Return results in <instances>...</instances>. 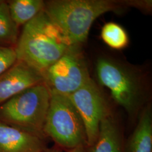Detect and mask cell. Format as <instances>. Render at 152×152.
<instances>
[{
	"instance_id": "obj_6",
	"label": "cell",
	"mask_w": 152,
	"mask_h": 152,
	"mask_svg": "<svg viewBox=\"0 0 152 152\" xmlns=\"http://www.w3.org/2000/svg\"><path fill=\"white\" fill-rule=\"evenodd\" d=\"M79 45H72L64 54L42 73L51 93L68 96L90 78Z\"/></svg>"
},
{
	"instance_id": "obj_12",
	"label": "cell",
	"mask_w": 152,
	"mask_h": 152,
	"mask_svg": "<svg viewBox=\"0 0 152 152\" xmlns=\"http://www.w3.org/2000/svg\"><path fill=\"white\" fill-rule=\"evenodd\" d=\"M11 18L19 27L24 26L44 10L45 1L42 0L6 1Z\"/></svg>"
},
{
	"instance_id": "obj_8",
	"label": "cell",
	"mask_w": 152,
	"mask_h": 152,
	"mask_svg": "<svg viewBox=\"0 0 152 152\" xmlns=\"http://www.w3.org/2000/svg\"><path fill=\"white\" fill-rule=\"evenodd\" d=\"M44 82L42 74L17 60L0 75V104L30 87Z\"/></svg>"
},
{
	"instance_id": "obj_13",
	"label": "cell",
	"mask_w": 152,
	"mask_h": 152,
	"mask_svg": "<svg viewBox=\"0 0 152 152\" xmlns=\"http://www.w3.org/2000/svg\"><path fill=\"white\" fill-rule=\"evenodd\" d=\"M19 27L11 18L6 1L0 4V46L15 48L19 38Z\"/></svg>"
},
{
	"instance_id": "obj_18",
	"label": "cell",
	"mask_w": 152,
	"mask_h": 152,
	"mask_svg": "<svg viewBox=\"0 0 152 152\" xmlns=\"http://www.w3.org/2000/svg\"><path fill=\"white\" fill-rule=\"evenodd\" d=\"M3 1H4L3 0H0V4H1V3L3 2Z\"/></svg>"
},
{
	"instance_id": "obj_2",
	"label": "cell",
	"mask_w": 152,
	"mask_h": 152,
	"mask_svg": "<svg viewBox=\"0 0 152 152\" xmlns=\"http://www.w3.org/2000/svg\"><path fill=\"white\" fill-rule=\"evenodd\" d=\"M122 6L109 0H54L45 2L44 10L71 45H79L86 40L98 17Z\"/></svg>"
},
{
	"instance_id": "obj_7",
	"label": "cell",
	"mask_w": 152,
	"mask_h": 152,
	"mask_svg": "<svg viewBox=\"0 0 152 152\" xmlns=\"http://www.w3.org/2000/svg\"><path fill=\"white\" fill-rule=\"evenodd\" d=\"M67 96L81 118L86 144L91 147L97 139L102 121L109 114L103 95L90 78L83 86Z\"/></svg>"
},
{
	"instance_id": "obj_9",
	"label": "cell",
	"mask_w": 152,
	"mask_h": 152,
	"mask_svg": "<svg viewBox=\"0 0 152 152\" xmlns=\"http://www.w3.org/2000/svg\"><path fill=\"white\" fill-rule=\"evenodd\" d=\"M46 148L44 136L0 122V152H38Z\"/></svg>"
},
{
	"instance_id": "obj_11",
	"label": "cell",
	"mask_w": 152,
	"mask_h": 152,
	"mask_svg": "<svg viewBox=\"0 0 152 152\" xmlns=\"http://www.w3.org/2000/svg\"><path fill=\"white\" fill-rule=\"evenodd\" d=\"M129 152H152V115L149 107L141 113L131 137Z\"/></svg>"
},
{
	"instance_id": "obj_10",
	"label": "cell",
	"mask_w": 152,
	"mask_h": 152,
	"mask_svg": "<svg viewBox=\"0 0 152 152\" xmlns=\"http://www.w3.org/2000/svg\"><path fill=\"white\" fill-rule=\"evenodd\" d=\"M91 147L90 152H122L119 130L109 114L102 121L97 139Z\"/></svg>"
},
{
	"instance_id": "obj_3",
	"label": "cell",
	"mask_w": 152,
	"mask_h": 152,
	"mask_svg": "<svg viewBox=\"0 0 152 152\" xmlns=\"http://www.w3.org/2000/svg\"><path fill=\"white\" fill-rule=\"evenodd\" d=\"M51 92L43 83L0 104V122L44 136Z\"/></svg>"
},
{
	"instance_id": "obj_5",
	"label": "cell",
	"mask_w": 152,
	"mask_h": 152,
	"mask_svg": "<svg viewBox=\"0 0 152 152\" xmlns=\"http://www.w3.org/2000/svg\"><path fill=\"white\" fill-rule=\"evenodd\" d=\"M98 81L110 90L114 101L129 112L137 107L141 96L140 82L125 65L107 58H100L96 65Z\"/></svg>"
},
{
	"instance_id": "obj_4",
	"label": "cell",
	"mask_w": 152,
	"mask_h": 152,
	"mask_svg": "<svg viewBox=\"0 0 152 152\" xmlns=\"http://www.w3.org/2000/svg\"><path fill=\"white\" fill-rule=\"evenodd\" d=\"M44 134L50 137L59 147L68 150L87 145L82 121L66 95L51 93Z\"/></svg>"
},
{
	"instance_id": "obj_17",
	"label": "cell",
	"mask_w": 152,
	"mask_h": 152,
	"mask_svg": "<svg viewBox=\"0 0 152 152\" xmlns=\"http://www.w3.org/2000/svg\"><path fill=\"white\" fill-rule=\"evenodd\" d=\"M86 145H80L73 149L68 150L67 152H86L85 147Z\"/></svg>"
},
{
	"instance_id": "obj_14",
	"label": "cell",
	"mask_w": 152,
	"mask_h": 152,
	"mask_svg": "<svg viewBox=\"0 0 152 152\" xmlns=\"http://www.w3.org/2000/svg\"><path fill=\"white\" fill-rule=\"evenodd\" d=\"M101 37L108 46L115 50L124 49L129 44V37L126 31L113 22L104 24L101 31Z\"/></svg>"
},
{
	"instance_id": "obj_15",
	"label": "cell",
	"mask_w": 152,
	"mask_h": 152,
	"mask_svg": "<svg viewBox=\"0 0 152 152\" xmlns=\"http://www.w3.org/2000/svg\"><path fill=\"white\" fill-rule=\"evenodd\" d=\"M17 61L14 48L0 46V75Z\"/></svg>"
},
{
	"instance_id": "obj_1",
	"label": "cell",
	"mask_w": 152,
	"mask_h": 152,
	"mask_svg": "<svg viewBox=\"0 0 152 152\" xmlns=\"http://www.w3.org/2000/svg\"><path fill=\"white\" fill-rule=\"evenodd\" d=\"M71 43L43 10L23 26L14 48L17 60L42 74L70 48Z\"/></svg>"
},
{
	"instance_id": "obj_16",
	"label": "cell",
	"mask_w": 152,
	"mask_h": 152,
	"mask_svg": "<svg viewBox=\"0 0 152 152\" xmlns=\"http://www.w3.org/2000/svg\"><path fill=\"white\" fill-rule=\"evenodd\" d=\"M38 152H63L60 147H52V148H46L43 150Z\"/></svg>"
}]
</instances>
